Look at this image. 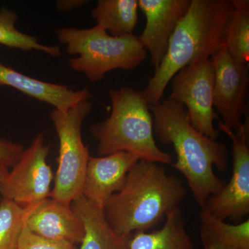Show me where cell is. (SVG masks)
Here are the masks:
<instances>
[{
  "mask_svg": "<svg viewBox=\"0 0 249 249\" xmlns=\"http://www.w3.org/2000/svg\"><path fill=\"white\" fill-rule=\"evenodd\" d=\"M91 109L92 103L84 101L67 111L53 109L50 114L59 141L58 168L50 197L66 204L83 195L90 155L82 138V125Z\"/></svg>",
  "mask_w": 249,
  "mask_h": 249,
  "instance_id": "8992f818",
  "label": "cell"
},
{
  "mask_svg": "<svg viewBox=\"0 0 249 249\" xmlns=\"http://www.w3.org/2000/svg\"><path fill=\"white\" fill-rule=\"evenodd\" d=\"M249 112L243 125L235 132L219 121L218 127L232 141V171L230 181L222 191L211 196L205 208L220 219H229L235 224L242 222L249 214Z\"/></svg>",
  "mask_w": 249,
  "mask_h": 249,
  "instance_id": "9c48e42d",
  "label": "cell"
},
{
  "mask_svg": "<svg viewBox=\"0 0 249 249\" xmlns=\"http://www.w3.org/2000/svg\"><path fill=\"white\" fill-rule=\"evenodd\" d=\"M55 32L67 53L78 55L70 59L69 66L84 73L91 83L103 80L113 70H133L147 58V51L133 34L114 37L98 25L86 29L58 28Z\"/></svg>",
  "mask_w": 249,
  "mask_h": 249,
  "instance_id": "5b68a950",
  "label": "cell"
},
{
  "mask_svg": "<svg viewBox=\"0 0 249 249\" xmlns=\"http://www.w3.org/2000/svg\"><path fill=\"white\" fill-rule=\"evenodd\" d=\"M234 11L228 27L225 46L231 56L238 63L249 60V1L232 0Z\"/></svg>",
  "mask_w": 249,
  "mask_h": 249,
  "instance_id": "d6986e66",
  "label": "cell"
},
{
  "mask_svg": "<svg viewBox=\"0 0 249 249\" xmlns=\"http://www.w3.org/2000/svg\"><path fill=\"white\" fill-rule=\"evenodd\" d=\"M154 132L161 143L173 145L177 160L172 166L184 177L196 204L203 208L211 196L225 186V181L214 173V166L225 172L229 151L222 142L206 137L190 122L181 103L167 99L150 106Z\"/></svg>",
  "mask_w": 249,
  "mask_h": 249,
  "instance_id": "6da1fadb",
  "label": "cell"
},
{
  "mask_svg": "<svg viewBox=\"0 0 249 249\" xmlns=\"http://www.w3.org/2000/svg\"><path fill=\"white\" fill-rule=\"evenodd\" d=\"M24 209L14 201L0 199V249H18L24 228Z\"/></svg>",
  "mask_w": 249,
  "mask_h": 249,
  "instance_id": "44dd1931",
  "label": "cell"
},
{
  "mask_svg": "<svg viewBox=\"0 0 249 249\" xmlns=\"http://www.w3.org/2000/svg\"><path fill=\"white\" fill-rule=\"evenodd\" d=\"M186 194L181 180L168 175L163 165L139 160L103 210L113 230L127 237L165 221L170 211L179 207Z\"/></svg>",
  "mask_w": 249,
  "mask_h": 249,
  "instance_id": "3957f363",
  "label": "cell"
},
{
  "mask_svg": "<svg viewBox=\"0 0 249 249\" xmlns=\"http://www.w3.org/2000/svg\"><path fill=\"white\" fill-rule=\"evenodd\" d=\"M18 249H77L66 241L49 240L31 233L24 227L18 242Z\"/></svg>",
  "mask_w": 249,
  "mask_h": 249,
  "instance_id": "7402d4cb",
  "label": "cell"
},
{
  "mask_svg": "<svg viewBox=\"0 0 249 249\" xmlns=\"http://www.w3.org/2000/svg\"><path fill=\"white\" fill-rule=\"evenodd\" d=\"M9 170L8 168L0 167V181L4 179L5 177H6V175L9 173Z\"/></svg>",
  "mask_w": 249,
  "mask_h": 249,
  "instance_id": "d4e9b609",
  "label": "cell"
},
{
  "mask_svg": "<svg viewBox=\"0 0 249 249\" xmlns=\"http://www.w3.org/2000/svg\"><path fill=\"white\" fill-rule=\"evenodd\" d=\"M70 205L84 229L80 249H127V237L113 230L103 208L83 196Z\"/></svg>",
  "mask_w": 249,
  "mask_h": 249,
  "instance_id": "9a60e30c",
  "label": "cell"
},
{
  "mask_svg": "<svg viewBox=\"0 0 249 249\" xmlns=\"http://www.w3.org/2000/svg\"><path fill=\"white\" fill-rule=\"evenodd\" d=\"M211 59L214 69V109L219 113L226 127L238 132L249 110L248 65L233 60L225 45Z\"/></svg>",
  "mask_w": 249,
  "mask_h": 249,
  "instance_id": "30bf717a",
  "label": "cell"
},
{
  "mask_svg": "<svg viewBox=\"0 0 249 249\" xmlns=\"http://www.w3.org/2000/svg\"><path fill=\"white\" fill-rule=\"evenodd\" d=\"M50 147L39 134L24 149L22 157L0 181L1 197L25 209L50 196L54 175L47 163Z\"/></svg>",
  "mask_w": 249,
  "mask_h": 249,
  "instance_id": "ba28073f",
  "label": "cell"
},
{
  "mask_svg": "<svg viewBox=\"0 0 249 249\" xmlns=\"http://www.w3.org/2000/svg\"><path fill=\"white\" fill-rule=\"evenodd\" d=\"M110 115L92 124L90 132L98 142V154L106 156L125 152L140 160L172 165L173 158L157 145L153 118L142 91L123 87L109 91Z\"/></svg>",
  "mask_w": 249,
  "mask_h": 249,
  "instance_id": "277c9868",
  "label": "cell"
},
{
  "mask_svg": "<svg viewBox=\"0 0 249 249\" xmlns=\"http://www.w3.org/2000/svg\"><path fill=\"white\" fill-rule=\"evenodd\" d=\"M191 0H138L139 9L146 19L138 36L157 68L164 58L172 36L191 6Z\"/></svg>",
  "mask_w": 249,
  "mask_h": 249,
  "instance_id": "8fae6325",
  "label": "cell"
},
{
  "mask_svg": "<svg viewBox=\"0 0 249 249\" xmlns=\"http://www.w3.org/2000/svg\"><path fill=\"white\" fill-rule=\"evenodd\" d=\"M168 99L186 108L192 125L206 137L217 140L218 119L213 106L214 69L211 59H204L183 67L171 80Z\"/></svg>",
  "mask_w": 249,
  "mask_h": 249,
  "instance_id": "52a82bcc",
  "label": "cell"
},
{
  "mask_svg": "<svg viewBox=\"0 0 249 249\" xmlns=\"http://www.w3.org/2000/svg\"><path fill=\"white\" fill-rule=\"evenodd\" d=\"M24 147L21 144L0 138V167L13 168L22 157Z\"/></svg>",
  "mask_w": 249,
  "mask_h": 249,
  "instance_id": "603a6c76",
  "label": "cell"
},
{
  "mask_svg": "<svg viewBox=\"0 0 249 249\" xmlns=\"http://www.w3.org/2000/svg\"><path fill=\"white\" fill-rule=\"evenodd\" d=\"M199 224L204 249H249V217L238 224H229L201 208Z\"/></svg>",
  "mask_w": 249,
  "mask_h": 249,
  "instance_id": "e0dca14e",
  "label": "cell"
},
{
  "mask_svg": "<svg viewBox=\"0 0 249 249\" xmlns=\"http://www.w3.org/2000/svg\"><path fill=\"white\" fill-rule=\"evenodd\" d=\"M233 11L232 0H191L172 36L164 58L142 91L149 106L160 102L167 86L181 69L212 58L225 45Z\"/></svg>",
  "mask_w": 249,
  "mask_h": 249,
  "instance_id": "7a4b0ae2",
  "label": "cell"
},
{
  "mask_svg": "<svg viewBox=\"0 0 249 249\" xmlns=\"http://www.w3.org/2000/svg\"><path fill=\"white\" fill-rule=\"evenodd\" d=\"M24 227L49 240L81 243L84 229L71 205L47 197L24 209Z\"/></svg>",
  "mask_w": 249,
  "mask_h": 249,
  "instance_id": "7c38bea8",
  "label": "cell"
},
{
  "mask_svg": "<svg viewBox=\"0 0 249 249\" xmlns=\"http://www.w3.org/2000/svg\"><path fill=\"white\" fill-rule=\"evenodd\" d=\"M18 16L14 10L2 8L0 10V44L10 48L23 51L36 50L53 57L62 55L59 46L42 45L37 37L27 35L16 29Z\"/></svg>",
  "mask_w": 249,
  "mask_h": 249,
  "instance_id": "ffe728a7",
  "label": "cell"
},
{
  "mask_svg": "<svg viewBox=\"0 0 249 249\" xmlns=\"http://www.w3.org/2000/svg\"><path fill=\"white\" fill-rule=\"evenodd\" d=\"M139 160L125 152L101 157L90 156L82 196L104 209L111 196L122 188L129 172Z\"/></svg>",
  "mask_w": 249,
  "mask_h": 249,
  "instance_id": "4fadbf2b",
  "label": "cell"
},
{
  "mask_svg": "<svg viewBox=\"0 0 249 249\" xmlns=\"http://www.w3.org/2000/svg\"><path fill=\"white\" fill-rule=\"evenodd\" d=\"M4 86L15 88L61 111H67L78 103L93 97L87 88L73 90L67 85L47 83L26 76L0 63V87Z\"/></svg>",
  "mask_w": 249,
  "mask_h": 249,
  "instance_id": "5bb4252c",
  "label": "cell"
},
{
  "mask_svg": "<svg viewBox=\"0 0 249 249\" xmlns=\"http://www.w3.org/2000/svg\"><path fill=\"white\" fill-rule=\"evenodd\" d=\"M89 1L86 0H58L55 1L56 9L60 12H69L72 10L79 9L88 4Z\"/></svg>",
  "mask_w": 249,
  "mask_h": 249,
  "instance_id": "cb8c5ba5",
  "label": "cell"
},
{
  "mask_svg": "<svg viewBox=\"0 0 249 249\" xmlns=\"http://www.w3.org/2000/svg\"><path fill=\"white\" fill-rule=\"evenodd\" d=\"M138 11V0H98L91 16L109 35L121 37L133 34Z\"/></svg>",
  "mask_w": 249,
  "mask_h": 249,
  "instance_id": "ac0fdd59",
  "label": "cell"
},
{
  "mask_svg": "<svg viewBox=\"0 0 249 249\" xmlns=\"http://www.w3.org/2000/svg\"><path fill=\"white\" fill-rule=\"evenodd\" d=\"M127 249H195L180 207L167 214L163 227L137 231L127 237Z\"/></svg>",
  "mask_w": 249,
  "mask_h": 249,
  "instance_id": "2e32d148",
  "label": "cell"
}]
</instances>
